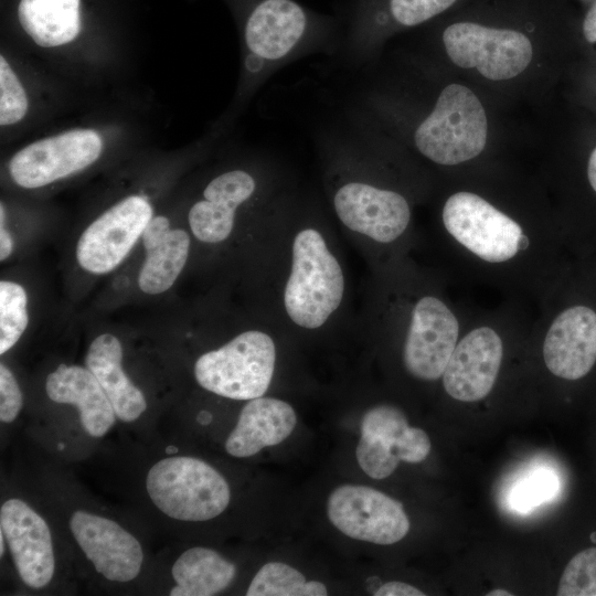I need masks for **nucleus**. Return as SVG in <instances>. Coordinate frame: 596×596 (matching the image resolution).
I'll return each mask as SVG.
<instances>
[{"mask_svg": "<svg viewBox=\"0 0 596 596\" xmlns=\"http://www.w3.org/2000/svg\"><path fill=\"white\" fill-rule=\"evenodd\" d=\"M503 344L500 336L482 326L468 332L456 345L443 373L446 393L461 402H476L492 390L500 371Z\"/></svg>", "mask_w": 596, "mask_h": 596, "instance_id": "obj_15", "label": "nucleus"}, {"mask_svg": "<svg viewBox=\"0 0 596 596\" xmlns=\"http://www.w3.org/2000/svg\"><path fill=\"white\" fill-rule=\"evenodd\" d=\"M71 532L93 563L108 581L126 583L139 574L143 552L138 540L115 521L77 510L70 519Z\"/></svg>", "mask_w": 596, "mask_h": 596, "instance_id": "obj_13", "label": "nucleus"}, {"mask_svg": "<svg viewBox=\"0 0 596 596\" xmlns=\"http://www.w3.org/2000/svg\"><path fill=\"white\" fill-rule=\"evenodd\" d=\"M45 391L53 402L75 405L83 428L93 437L104 436L115 424L114 407L87 368L60 364L47 375Z\"/></svg>", "mask_w": 596, "mask_h": 596, "instance_id": "obj_18", "label": "nucleus"}, {"mask_svg": "<svg viewBox=\"0 0 596 596\" xmlns=\"http://www.w3.org/2000/svg\"><path fill=\"white\" fill-rule=\"evenodd\" d=\"M23 404L22 392L12 374L3 364H0V419L11 423L19 415Z\"/></svg>", "mask_w": 596, "mask_h": 596, "instance_id": "obj_31", "label": "nucleus"}, {"mask_svg": "<svg viewBox=\"0 0 596 596\" xmlns=\"http://www.w3.org/2000/svg\"><path fill=\"white\" fill-rule=\"evenodd\" d=\"M296 424V412L287 402L264 396L249 400L225 441V450L237 458L254 456L284 441Z\"/></svg>", "mask_w": 596, "mask_h": 596, "instance_id": "obj_17", "label": "nucleus"}, {"mask_svg": "<svg viewBox=\"0 0 596 596\" xmlns=\"http://www.w3.org/2000/svg\"><path fill=\"white\" fill-rule=\"evenodd\" d=\"M146 489L153 504L180 521H206L228 505L225 478L205 461L187 456L168 457L148 471Z\"/></svg>", "mask_w": 596, "mask_h": 596, "instance_id": "obj_4", "label": "nucleus"}, {"mask_svg": "<svg viewBox=\"0 0 596 596\" xmlns=\"http://www.w3.org/2000/svg\"><path fill=\"white\" fill-rule=\"evenodd\" d=\"M0 526L21 581L35 589L47 585L55 557L45 520L24 501L12 498L1 505Z\"/></svg>", "mask_w": 596, "mask_h": 596, "instance_id": "obj_14", "label": "nucleus"}, {"mask_svg": "<svg viewBox=\"0 0 596 596\" xmlns=\"http://www.w3.org/2000/svg\"><path fill=\"white\" fill-rule=\"evenodd\" d=\"M441 220L455 241L487 263L511 260L530 245L519 223L471 192L451 194Z\"/></svg>", "mask_w": 596, "mask_h": 596, "instance_id": "obj_6", "label": "nucleus"}, {"mask_svg": "<svg viewBox=\"0 0 596 596\" xmlns=\"http://www.w3.org/2000/svg\"><path fill=\"white\" fill-rule=\"evenodd\" d=\"M355 456L361 469L373 479L391 476L401 461L381 440L364 434H361Z\"/></svg>", "mask_w": 596, "mask_h": 596, "instance_id": "obj_30", "label": "nucleus"}, {"mask_svg": "<svg viewBox=\"0 0 596 596\" xmlns=\"http://www.w3.org/2000/svg\"><path fill=\"white\" fill-rule=\"evenodd\" d=\"M441 40L454 64L475 67L491 81L515 77L529 66L533 55L532 43L523 32L476 20L449 23Z\"/></svg>", "mask_w": 596, "mask_h": 596, "instance_id": "obj_5", "label": "nucleus"}, {"mask_svg": "<svg viewBox=\"0 0 596 596\" xmlns=\"http://www.w3.org/2000/svg\"><path fill=\"white\" fill-rule=\"evenodd\" d=\"M152 219V207L139 195H130L99 215L82 233L76 245L79 266L92 274L115 269L129 254Z\"/></svg>", "mask_w": 596, "mask_h": 596, "instance_id": "obj_10", "label": "nucleus"}, {"mask_svg": "<svg viewBox=\"0 0 596 596\" xmlns=\"http://www.w3.org/2000/svg\"><path fill=\"white\" fill-rule=\"evenodd\" d=\"M345 294L342 264L318 226L299 227L289 244V259L280 289L287 320L306 331L326 327L341 308Z\"/></svg>", "mask_w": 596, "mask_h": 596, "instance_id": "obj_1", "label": "nucleus"}, {"mask_svg": "<svg viewBox=\"0 0 596 596\" xmlns=\"http://www.w3.org/2000/svg\"><path fill=\"white\" fill-rule=\"evenodd\" d=\"M513 594L504 589H493L487 596H512Z\"/></svg>", "mask_w": 596, "mask_h": 596, "instance_id": "obj_37", "label": "nucleus"}, {"mask_svg": "<svg viewBox=\"0 0 596 596\" xmlns=\"http://www.w3.org/2000/svg\"><path fill=\"white\" fill-rule=\"evenodd\" d=\"M4 534L2 533V531L0 532V554L1 556L3 555L4 553Z\"/></svg>", "mask_w": 596, "mask_h": 596, "instance_id": "obj_38", "label": "nucleus"}, {"mask_svg": "<svg viewBox=\"0 0 596 596\" xmlns=\"http://www.w3.org/2000/svg\"><path fill=\"white\" fill-rule=\"evenodd\" d=\"M330 522L344 535L379 545H391L409 531L401 502L366 486L343 485L327 501Z\"/></svg>", "mask_w": 596, "mask_h": 596, "instance_id": "obj_9", "label": "nucleus"}, {"mask_svg": "<svg viewBox=\"0 0 596 596\" xmlns=\"http://www.w3.org/2000/svg\"><path fill=\"white\" fill-rule=\"evenodd\" d=\"M276 359L273 337L251 329L200 355L194 364V376L200 386L213 394L249 401L267 392Z\"/></svg>", "mask_w": 596, "mask_h": 596, "instance_id": "obj_2", "label": "nucleus"}, {"mask_svg": "<svg viewBox=\"0 0 596 596\" xmlns=\"http://www.w3.org/2000/svg\"><path fill=\"white\" fill-rule=\"evenodd\" d=\"M459 0H354L349 12L355 41L383 28H414L443 14Z\"/></svg>", "mask_w": 596, "mask_h": 596, "instance_id": "obj_21", "label": "nucleus"}, {"mask_svg": "<svg viewBox=\"0 0 596 596\" xmlns=\"http://www.w3.org/2000/svg\"><path fill=\"white\" fill-rule=\"evenodd\" d=\"M171 574L177 583L171 596H212L232 583L236 566L212 549L195 546L177 558Z\"/></svg>", "mask_w": 596, "mask_h": 596, "instance_id": "obj_23", "label": "nucleus"}, {"mask_svg": "<svg viewBox=\"0 0 596 596\" xmlns=\"http://www.w3.org/2000/svg\"><path fill=\"white\" fill-rule=\"evenodd\" d=\"M28 297L14 281H0V353L4 354L21 338L29 323Z\"/></svg>", "mask_w": 596, "mask_h": 596, "instance_id": "obj_25", "label": "nucleus"}, {"mask_svg": "<svg viewBox=\"0 0 596 596\" xmlns=\"http://www.w3.org/2000/svg\"><path fill=\"white\" fill-rule=\"evenodd\" d=\"M408 427L404 413L386 404L371 407L361 421V434L377 438L395 455L397 444Z\"/></svg>", "mask_w": 596, "mask_h": 596, "instance_id": "obj_28", "label": "nucleus"}, {"mask_svg": "<svg viewBox=\"0 0 596 596\" xmlns=\"http://www.w3.org/2000/svg\"><path fill=\"white\" fill-rule=\"evenodd\" d=\"M430 447L429 437L423 429L408 427L397 444L396 456L401 461L421 462L428 456Z\"/></svg>", "mask_w": 596, "mask_h": 596, "instance_id": "obj_32", "label": "nucleus"}, {"mask_svg": "<svg viewBox=\"0 0 596 596\" xmlns=\"http://www.w3.org/2000/svg\"><path fill=\"white\" fill-rule=\"evenodd\" d=\"M255 178L245 170H231L212 179L203 191V199L189 211V224L196 240L220 244L233 232L237 209L256 191Z\"/></svg>", "mask_w": 596, "mask_h": 596, "instance_id": "obj_16", "label": "nucleus"}, {"mask_svg": "<svg viewBox=\"0 0 596 596\" xmlns=\"http://www.w3.org/2000/svg\"><path fill=\"white\" fill-rule=\"evenodd\" d=\"M552 320L543 343L547 370L560 380L578 383L596 372V277Z\"/></svg>", "mask_w": 596, "mask_h": 596, "instance_id": "obj_7", "label": "nucleus"}, {"mask_svg": "<svg viewBox=\"0 0 596 596\" xmlns=\"http://www.w3.org/2000/svg\"><path fill=\"white\" fill-rule=\"evenodd\" d=\"M321 582H307L304 574L288 564L270 562L263 565L252 579L247 596H324Z\"/></svg>", "mask_w": 596, "mask_h": 596, "instance_id": "obj_24", "label": "nucleus"}, {"mask_svg": "<svg viewBox=\"0 0 596 596\" xmlns=\"http://www.w3.org/2000/svg\"><path fill=\"white\" fill-rule=\"evenodd\" d=\"M583 34L587 42L596 43V1L587 10L583 20Z\"/></svg>", "mask_w": 596, "mask_h": 596, "instance_id": "obj_34", "label": "nucleus"}, {"mask_svg": "<svg viewBox=\"0 0 596 596\" xmlns=\"http://www.w3.org/2000/svg\"><path fill=\"white\" fill-rule=\"evenodd\" d=\"M121 360L120 341L114 334L102 333L89 344L85 365L102 385L116 416L123 422H134L146 411L147 402L123 370Z\"/></svg>", "mask_w": 596, "mask_h": 596, "instance_id": "obj_20", "label": "nucleus"}, {"mask_svg": "<svg viewBox=\"0 0 596 596\" xmlns=\"http://www.w3.org/2000/svg\"><path fill=\"white\" fill-rule=\"evenodd\" d=\"M589 538L590 545L576 552L565 565L557 596H596V530Z\"/></svg>", "mask_w": 596, "mask_h": 596, "instance_id": "obj_26", "label": "nucleus"}, {"mask_svg": "<svg viewBox=\"0 0 596 596\" xmlns=\"http://www.w3.org/2000/svg\"><path fill=\"white\" fill-rule=\"evenodd\" d=\"M332 206L349 232L380 245L398 240L412 219L411 206L402 194L360 179L340 183Z\"/></svg>", "mask_w": 596, "mask_h": 596, "instance_id": "obj_8", "label": "nucleus"}, {"mask_svg": "<svg viewBox=\"0 0 596 596\" xmlns=\"http://www.w3.org/2000/svg\"><path fill=\"white\" fill-rule=\"evenodd\" d=\"M459 323L438 297L424 295L412 307L403 344L406 371L422 381L443 376L457 345Z\"/></svg>", "mask_w": 596, "mask_h": 596, "instance_id": "obj_11", "label": "nucleus"}, {"mask_svg": "<svg viewBox=\"0 0 596 596\" xmlns=\"http://www.w3.org/2000/svg\"><path fill=\"white\" fill-rule=\"evenodd\" d=\"M375 596H424L418 588L403 582H387L374 593Z\"/></svg>", "mask_w": 596, "mask_h": 596, "instance_id": "obj_33", "label": "nucleus"}, {"mask_svg": "<svg viewBox=\"0 0 596 596\" xmlns=\"http://www.w3.org/2000/svg\"><path fill=\"white\" fill-rule=\"evenodd\" d=\"M17 19L40 46L55 47L74 41L84 28V0H19Z\"/></svg>", "mask_w": 596, "mask_h": 596, "instance_id": "obj_22", "label": "nucleus"}, {"mask_svg": "<svg viewBox=\"0 0 596 596\" xmlns=\"http://www.w3.org/2000/svg\"><path fill=\"white\" fill-rule=\"evenodd\" d=\"M586 178L589 188L596 194V147L593 149L588 157L586 167Z\"/></svg>", "mask_w": 596, "mask_h": 596, "instance_id": "obj_36", "label": "nucleus"}, {"mask_svg": "<svg viewBox=\"0 0 596 596\" xmlns=\"http://www.w3.org/2000/svg\"><path fill=\"white\" fill-rule=\"evenodd\" d=\"M13 249V241L10 233L4 228L3 224L0 225V259H7Z\"/></svg>", "mask_w": 596, "mask_h": 596, "instance_id": "obj_35", "label": "nucleus"}, {"mask_svg": "<svg viewBox=\"0 0 596 596\" xmlns=\"http://www.w3.org/2000/svg\"><path fill=\"white\" fill-rule=\"evenodd\" d=\"M560 489L555 472L546 468H536L520 478L509 496L510 505L520 512L552 500Z\"/></svg>", "mask_w": 596, "mask_h": 596, "instance_id": "obj_27", "label": "nucleus"}, {"mask_svg": "<svg viewBox=\"0 0 596 596\" xmlns=\"http://www.w3.org/2000/svg\"><path fill=\"white\" fill-rule=\"evenodd\" d=\"M28 110L25 92L4 56L0 57V124L20 121Z\"/></svg>", "mask_w": 596, "mask_h": 596, "instance_id": "obj_29", "label": "nucleus"}, {"mask_svg": "<svg viewBox=\"0 0 596 596\" xmlns=\"http://www.w3.org/2000/svg\"><path fill=\"white\" fill-rule=\"evenodd\" d=\"M485 108L468 87L449 84L430 114L417 126L414 143L425 158L455 166L477 157L487 142Z\"/></svg>", "mask_w": 596, "mask_h": 596, "instance_id": "obj_3", "label": "nucleus"}, {"mask_svg": "<svg viewBox=\"0 0 596 596\" xmlns=\"http://www.w3.org/2000/svg\"><path fill=\"white\" fill-rule=\"evenodd\" d=\"M103 142L92 129L70 130L32 142L10 160L13 181L25 189L44 187L76 173L100 156Z\"/></svg>", "mask_w": 596, "mask_h": 596, "instance_id": "obj_12", "label": "nucleus"}, {"mask_svg": "<svg viewBox=\"0 0 596 596\" xmlns=\"http://www.w3.org/2000/svg\"><path fill=\"white\" fill-rule=\"evenodd\" d=\"M146 258L138 275L139 288L149 295L167 291L181 274L190 251V236L181 228H170L166 216L158 215L141 235Z\"/></svg>", "mask_w": 596, "mask_h": 596, "instance_id": "obj_19", "label": "nucleus"}]
</instances>
